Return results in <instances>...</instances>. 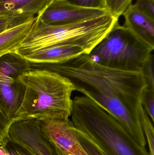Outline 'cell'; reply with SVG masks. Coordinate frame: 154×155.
<instances>
[{
    "label": "cell",
    "mask_w": 154,
    "mask_h": 155,
    "mask_svg": "<svg viewBox=\"0 0 154 155\" xmlns=\"http://www.w3.org/2000/svg\"><path fill=\"white\" fill-rule=\"evenodd\" d=\"M42 68L68 78L76 91L115 97L139 117L142 97L146 87L142 71L129 72L106 67L83 53L61 63L40 64Z\"/></svg>",
    "instance_id": "6da1fadb"
},
{
    "label": "cell",
    "mask_w": 154,
    "mask_h": 155,
    "mask_svg": "<svg viewBox=\"0 0 154 155\" xmlns=\"http://www.w3.org/2000/svg\"><path fill=\"white\" fill-rule=\"evenodd\" d=\"M24 89L14 121L68 119L75 86L65 76L47 69L30 68L16 78Z\"/></svg>",
    "instance_id": "7a4b0ae2"
},
{
    "label": "cell",
    "mask_w": 154,
    "mask_h": 155,
    "mask_svg": "<svg viewBox=\"0 0 154 155\" xmlns=\"http://www.w3.org/2000/svg\"><path fill=\"white\" fill-rule=\"evenodd\" d=\"M118 20L107 13L73 23L51 25L43 22L37 15L15 54L22 56L57 45L77 47L89 54L108 34Z\"/></svg>",
    "instance_id": "3957f363"
},
{
    "label": "cell",
    "mask_w": 154,
    "mask_h": 155,
    "mask_svg": "<svg viewBox=\"0 0 154 155\" xmlns=\"http://www.w3.org/2000/svg\"><path fill=\"white\" fill-rule=\"evenodd\" d=\"M71 116L75 127L107 155H150L119 122L85 96L72 99Z\"/></svg>",
    "instance_id": "277c9868"
},
{
    "label": "cell",
    "mask_w": 154,
    "mask_h": 155,
    "mask_svg": "<svg viewBox=\"0 0 154 155\" xmlns=\"http://www.w3.org/2000/svg\"><path fill=\"white\" fill-rule=\"evenodd\" d=\"M154 46L141 40L118 22L89 55L106 67L129 72L141 71Z\"/></svg>",
    "instance_id": "5b68a950"
},
{
    "label": "cell",
    "mask_w": 154,
    "mask_h": 155,
    "mask_svg": "<svg viewBox=\"0 0 154 155\" xmlns=\"http://www.w3.org/2000/svg\"><path fill=\"white\" fill-rule=\"evenodd\" d=\"M8 136L35 155H58L55 147L43 134L36 119L17 120L10 125Z\"/></svg>",
    "instance_id": "8992f818"
},
{
    "label": "cell",
    "mask_w": 154,
    "mask_h": 155,
    "mask_svg": "<svg viewBox=\"0 0 154 155\" xmlns=\"http://www.w3.org/2000/svg\"><path fill=\"white\" fill-rule=\"evenodd\" d=\"M107 13L106 10L80 7L63 0H51L38 16L47 24L60 25L94 19Z\"/></svg>",
    "instance_id": "52a82bcc"
},
{
    "label": "cell",
    "mask_w": 154,
    "mask_h": 155,
    "mask_svg": "<svg viewBox=\"0 0 154 155\" xmlns=\"http://www.w3.org/2000/svg\"><path fill=\"white\" fill-rule=\"evenodd\" d=\"M39 122L41 131L53 144L57 152L68 155H88L74 136V125L69 118Z\"/></svg>",
    "instance_id": "ba28073f"
},
{
    "label": "cell",
    "mask_w": 154,
    "mask_h": 155,
    "mask_svg": "<svg viewBox=\"0 0 154 155\" xmlns=\"http://www.w3.org/2000/svg\"><path fill=\"white\" fill-rule=\"evenodd\" d=\"M24 89L16 78L0 77V116L10 123L21 104Z\"/></svg>",
    "instance_id": "9c48e42d"
},
{
    "label": "cell",
    "mask_w": 154,
    "mask_h": 155,
    "mask_svg": "<svg viewBox=\"0 0 154 155\" xmlns=\"http://www.w3.org/2000/svg\"><path fill=\"white\" fill-rule=\"evenodd\" d=\"M83 53L85 52L80 48L57 45L20 57L33 64H55L64 62Z\"/></svg>",
    "instance_id": "30bf717a"
},
{
    "label": "cell",
    "mask_w": 154,
    "mask_h": 155,
    "mask_svg": "<svg viewBox=\"0 0 154 155\" xmlns=\"http://www.w3.org/2000/svg\"><path fill=\"white\" fill-rule=\"evenodd\" d=\"M124 26L145 42L154 46V21L137 11L131 4L123 15Z\"/></svg>",
    "instance_id": "8fae6325"
},
{
    "label": "cell",
    "mask_w": 154,
    "mask_h": 155,
    "mask_svg": "<svg viewBox=\"0 0 154 155\" xmlns=\"http://www.w3.org/2000/svg\"><path fill=\"white\" fill-rule=\"evenodd\" d=\"M36 20V16L0 33V58L15 54L28 35Z\"/></svg>",
    "instance_id": "7c38bea8"
},
{
    "label": "cell",
    "mask_w": 154,
    "mask_h": 155,
    "mask_svg": "<svg viewBox=\"0 0 154 155\" xmlns=\"http://www.w3.org/2000/svg\"><path fill=\"white\" fill-rule=\"evenodd\" d=\"M51 0H0V13L30 19L41 14Z\"/></svg>",
    "instance_id": "4fadbf2b"
},
{
    "label": "cell",
    "mask_w": 154,
    "mask_h": 155,
    "mask_svg": "<svg viewBox=\"0 0 154 155\" xmlns=\"http://www.w3.org/2000/svg\"><path fill=\"white\" fill-rule=\"evenodd\" d=\"M30 66L29 62L16 54H13L12 56L6 54L0 58V77L16 79L24 72L30 69Z\"/></svg>",
    "instance_id": "5bb4252c"
},
{
    "label": "cell",
    "mask_w": 154,
    "mask_h": 155,
    "mask_svg": "<svg viewBox=\"0 0 154 155\" xmlns=\"http://www.w3.org/2000/svg\"><path fill=\"white\" fill-rule=\"evenodd\" d=\"M0 155H35L30 150L9 136L0 143Z\"/></svg>",
    "instance_id": "9a60e30c"
},
{
    "label": "cell",
    "mask_w": 154,
    "mask_h": 155,
    "mask_svg": "<svg viewBox=\"0 0 154 155\" xmlns=\"http://www.w3.org/2000/svg\"><path fill=\"white\" fill-rule=\"evenodd\" d=\"M139 118L145 137H146L150 155H154L153 124L143 107L139 111Z\"/></svg>",
    "instance_id": "2e32d148"
},
{
    "label": "cell",
    "mask_w": 154,
    "mask_h": 155,
    "mask_svg": "<svg viewBox=\"0 0 154 155\" xmlns=\"http://www.w3.org/2000/svg\"><path fill=\"white\" fill-rule=\"evenodd\" d=\"M73 131L74 136L88 155H107L90 137L77 129L75 126Z\"/></svg>",
    "instance_id": "e0dca14e"
},
{
    "label": "cell",
    "mask_w": 154,
    "mask_h": 155,
    "mask_svg": "<svg viewBox=\"0 0 154 155\" xmlns=\"http://www.w3.org/2000/svg\"><path fill=\"white\" fill-rule=\"evenodd\" d=\"M106 10L114 17L118 19L132 4L133 0H105Z\"/></svg>",
    "instance_id": "ac0fdd59"
},
{
    "label": "cell",
    "mask_w": 154,
    "mask_h": 155,
    "mask_svg": "<svg viewBox=\"0 0 154 155\" xmlns=\"http://www.w3.org/2000/svg\"><path fill=\"white\" fill-rule=\"evenodd\" d=\"M30 19L11 14L0 13V33Z\"/></svg>",
    "instance_id": "d6986e66"
},
{
    "label": "cell",
    "mask_w": 154,
    "mask_h": 155,
    "mask_svg": "<svg viewBox=\"0 0 154 155\" xmlns=\"http://www.w3.org/2000/svg\"><path fill=\"white\" fill-rule=\"evenodd\" d=\"M142 105L153 124L154 122V90L146 87L142 97Z\"/></svg>",
    "instance_id": "ffe728a7"
},
{
    "label": "cell",
    "mask_w": 154,
    "mask_h": 155,
    "mask_svg": "<svg viewBox=\"0 0 154 155\" xmlns=\"http://www.w3.org/2000/svg\"><path fill=\"white\" fill-rule=\"evenodd\" d=\"M154 56L152 54L146 62L142 72L144 78L146 87L154 90Z\"/></svg>",
    "instance_id": "44dd1931"
},
{
    "label": "cell",
    "mask_w": 154,
    "mask_h": 155,
    "mask_svg": "<svg viewBox=\"0 0 154 155\" xmlns=\"http://www.w3.org/2000/svg\"><path fill=\"white\" fill-rule=\"evenodd\" d=\"M133 5L137 11L154 21V0H137Z\"/></svg>",
    "instance_id": "7402d4cb"
},
{
    "label": "cell",
    "mask_w": 154,
    "mask_h": 155,
    "mask_svg": "<svg viewBox=\"0 0 154 155\" xmlns=\"http://www.w3.org/2000/svg\"><path fill=\"white\" fill-rule=\"evenodd\" d=\"M70 4L84 8L106 10L105 0H63Z\"/></svg>",
    "instance_id": "603a6c76"
},
{
    "label": "cell",
    "mask_w": 154,
    "mask_h": 155,
    "mask_svg": "<svg viewBox=\"0 0 154 155\" xmlns=\"http://www.w3.org/2000/svg\"><path fill=\"white\" fill-rule=\"evenodd\" d=\"M11 124L0 116V143H2L8 136V129Z\"/></svg>",
    "instance_id": "cb8c5ba5"
},
{
    "label": "cell",
    "mask_w": 154,
    "mask_h": 155,
    "mask_svg": "<svg viewBox=\"0 0 154 155\" xmlns=\"http://www.w3.org/2000/svg\"><path fill=\"white\" fill-rule=\"evenodd\" d=\"M57 153H58V155H68L64 153H62V152H57Z\"/></svg>",
    "instance_id": "d4e9b609"
}]
</instances>
